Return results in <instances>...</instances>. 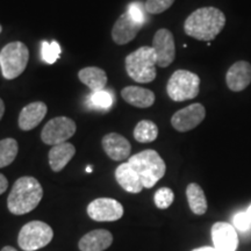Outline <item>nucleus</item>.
Wrapping results in <instances>:
<instances>
[{"label": "nucleus", "mask_w": 251, "mask_h": 251, "mask_svg": "<svg viewBox=\"0 0 251 251\" xmlns=\"http://www.w3.org/2000/svg\"><path fill=\"white\" fill-rule=\"evenodd\" d=\"M143 25L137 24L126 12L115 21L112 29V39L117 45H127L136 37Z\"/></svg>", "instance_id": "4468645a"}, {"label": "nucleus", "mask_w": 251, "mask_h": 251, "mask_svg": "<svg viewBox=\"0 0 251 251\" xmlns=\"http://www.w3.org/2000/svg\"><path fill=\"white\" fill-rule=\"evenodd\" d=\"M113 243V235L106 229H96L84 235L78 242L80 251H103Z\"/></svg>", "instance_id": "f3484780"}, {"label": "nucleus", "mask_w": 251, "mask_h": 251, "mask_svg": "<svg viewBox=\"0 0 251 251\" xmlns=\"http://www.w3.org/2000/svg\"><path fill=\"white\" fill-rule=\"evenodd\" d=\"M186 198L191 211L197 215H203L207 212V199L200 185L191 183L186 187Z\"/></svg>", "instance_id": "4be33fe9"}, {"label": "nucleus", "mask_w": 251, "mask_h": 251, "mask_svg": "<svg viewBox=\"0 0 251 251\" xmlns=\"http://www.w3.org/2000/svg\"><path fill=\"white\" fill-rule=\"evenodd\" d=\"M246 212L248 213V215H249V216H250V219H251V205L249 206V208H248Z\"/></svg>", "instance_id": "f704fd0d"}, {"label": "nucleus", "mask_w": 251, "mask_h": 251, "mask_svg": "<svg viewBox=\"0 0 251 251\" xmlns=\"http://www.w3.org/2000/svg\"><path fill=\"white\" fill-rule=\"evenodd\" d=\"M61 56V47L56 41L52 42H42V58L48 64H54Z\"/></svg>", "instance_id": "a878e982"}, {"label": "nucleus", "mask_w": 251, "mask_h": 251, "mask_svg": "<svg viewBox=\"0 0 251 251\" xmlns=\"http://www.w3.org/2000/svg\"><path fill=\"white\" fill-rule=\"evenodd\" d=\"M29 50L25 43L15 41L6 45L0 51V68L6 79L11 80L20 76L27 68Z\"/></svg>", "instance_id": "39448f33"}, {"label": "nucleus", "mask_w": 251, "mask_h": 251, "mask_svg": "<svg viewBox=\"0 0 251 251\" xmlns=\"http://www.w3.org/2000/svg\"><path fill=\"white\" fill-rule=\"evenodd\" d=\"M121 97L126 102L137 108H148L155 103V93L139 86H127L121 91Z\"/></svg>", "instance_id": "a211bd4d"}, {"label": "nucleus", "mask_w": 251, "mask_h": 251, "mask_svg": "<svg viewBox=\"0 0 251 251\" xmlns=\"http://www.w3.org/2000/svg\"><path fill=\"white\" fill-rule=\"evenodd\" d=\"M103 151L113 161H124L130 155L131 146L126 137L118 133H109L102 137Z\"/></svg>", "instance_id": "2eb2a0df"}, {"label": "nucleus", "mask_w": 251, "mask_h": 251, "mask_svg": "<svg viewBox=\"0 0 251 251\" xmlns=\"http://www.w3.org/2000/svg\"><path fill=\"white\" fill-rule=\"evenodd\" d=\"M226 84L233 92L244 91L251 84V64L247 61L235 62L226 74Z\"/></svg>", "instance_id": "ddd939ff"}, {"label": "nucleus", "mask_w": 251, "mask_h": 251, "mask_svg": "<svg viewBox=\"0 0 251 251\" xmlns=\"http://www.w3.org/2000/svg\"><path fill=\"white\" fill-rule=\"evenodd\" d=\"M78 78L93 92L102 91L107 85V75L102 69L97 67L84 68L78 72Z\"/></svg>", "instance_id": "412c9836"}, {"label": "nucleus", "mask_w": 251, "mask_h": 251, "mask_svg": "<svg viewBox=\"0 0 251 251\" xmlns=\"http://www.w3.org/2000/svg\"><path fill=\"white\" fill-rule=\"evenodd\" d=\"M1 30H2V27H1V26H0V33H1Z\"/></svg>", "instance_id": "e433bc0d"}, {"label": "nucleus", "mask_w": 251, "mask_h": 251, "mask_svg": "<svg viewBox=\"0 0 251 251\" xmlns=\"http://www.w3.org/2000/svg\"><path fill=\"white\" fill-rule=\"evenodd\" d=\"M91 101L94 106L100 108H109L112 106L113 97L112 94L107 91H98V92H93L91 96Z\"/></svg>", "instance_id": "cd10ccee"}, {"label": "nucleus", "mask_w": 251, "mask_h": 251, "mask_svg": "<svg viewBox=\"0 0 251 251\" xmlns=\"http://www.w3.org/2000/svg\"><path fill=\"white\" fill-rule=\"evenodd\" d=\"M152 49L156 54L157 65L159 68H168L176 58V45L174 34L166 28L156 31L152 40Z\"/></svg>", "instance_id": "9b49d317"}, {"label": "nucleus", "mask_w": 251, "mask_h": 251, "mask_svg": "<svg viewBox=\"0 0 251 251\" xmlns=\"http://www.w3.org/2000/svg\"><path fill=\"white\" fill-rule=\"evenodd\" d=\"M144 12H147L146 6L142 7V5H141L140 2H133V4H130L129 7H128L127 13L129 14L130 18L133 19L134 21H136L137 24L144 25V23H146L147 20Z\"/></svg>", "instance_id": "c756f323"}, {"label": "nucleus", "mask_w": 251, "mask_h": 251, "mask_svg": "<svg viewBox=\"0 0 251 251\" xmlns=\"http://www.w3.org/2000/svg\"><path fill=\"white\" fill-rule=\"evenodd\" d=\"M157 58L152 47L144 46L126 57V71L137 83H151L157 76Z\"/></svg>", "instance_id": "20e7f679"}, {"label": "nucleus", "mask_w": 251, "mask_h": 251, "mask_svg": "<svg viewBox=\"0 0 251 251\" xmlns=\"http://www.w3.org/2000/svg\"><path fill=\"white\" fill-rule=\"evenodd\" d=\"M234 228L237 230L246 233L251 228V219L247 212H238L233 218Z\"/></svg>", "instance_id": "c85d7f7f"}, {"label": "nucleus", "mask_w": 251, "mask_h": 251, "mask_svg": "<svg viewBox=\"0 0 251 251\" xmlns=\"http://www.w3.org/2000/svg\"><path fill=\"white\" fill-rule=\"evenodd\" d=\"M115 179H117L119 185L128 193H140L144 188L140 177L133 170V168H131L128 162L118 166L117 170H115Z\"/></svg>", "instance_id": "6ab92c4d"}, {"label": "nucleus", "mask_w": 251, "mask_h": 251, "mask_svg": "<svg viewBox=\"0 0 251 251\" xmlns=\"http://www.w3.org/2000/svg\"><path fill=\"white\" fill-rule=\"evenodd\" d=\"M206 118V108L197 102L181 108L172 115L171 125L177 131L186 133L198 127Z\"/></svg>", "instance_id": "9d476101"}, {"label": "nucleus", "mask_w": 251, "mask_h": 251, "mask_svg": "<svg viewBox=\"0 0 251 251\" xmlns=\"http://www.w3.org/2000/svg\"><path fill=\"white\" fill-rule=\"evenodd\" d=\"M175 200V193L171 188L169 187H161L156 191L153 201L157 208L166 209L172 205Z\"/></svg>", "instance_id": "393cba45"}, {"label": "nucleus", "mask_w": 251, "mask_h": 251, "mask_svg": "<svg viewBox=\"0 0 251 251\" xmlns=\"http://www.w3.org/2000/svg\"><path fill=\"white\" fill-rule=\"evenodd\" d=\"M128 163L142 181L143 187L151 188L164 177L166 165L159 153L152 149L143 150L130 156Z\"/></svg>", "instance_id": "7ed1b4c3"}, {"label": "nucleus", "mask_w": 251, "mask_h": 251, "mask_svg": "<svg viewBox=\"0 0 251 251\" xmlns=\"http://www.w3.org/2000/svg\"><path fill=\"white\" fill-rule=\"evenodd\" d=\"M7 187H8L7 178H6L2 174H0V196H1L4 192H6Z\"/></svg>", "instance_id": "7c9ffc66"}, {"label": "nucleus", "mask_w": 251, "mask_h": 251, "mask_svg": "<svg viewBox=\"0 0 251 251\" xmlns=\"http://www.w3.org/2000/svg\"><path fill=\"white\" fill-rule=\"evenodd\" d=\"M87 214L98 222L118 221L124 215V206L111 198H98L89 203Z\"/></svg>", "instance_id": "1a4fd4ad"}, {"label": "nucleus", "mask_w": 251, "mask_h": 251, "mask_svg": "<svg viewBox=\"0 0 251 251\" xmlns=\"http://www.w3.org/2000/svg\"><path fill=\"white\" fill-rule=\"evenodd\" d=\"M175 0H147L146 11L149 14H161L174 5Z\"/></svg>", "instance_id": "bb28decb"}, {"label": "nucleus", "mask_w": 251, "mask_h": 251, "mask_svg": "<svg viewBox=\"0 0 251 251\" xmlns=\"http://www.w3.org/2000/svg\"><path fill=\"white\" fill-rule=\"evenodd\" d=\"M54 231L46 222L30 221L21 228L18 244L25 251H36L45 248L52 241Z\"/></svg>", "instance_id": "0eeeda50"}, {"label": "nucleus", "mask_w": 251, "mask_h": 251, "mask_svg": "<svg viewBox=\"0 0 251 251\" xmlns=\"http://www.w3.org/2000/svg\"><path fill=\"white\" fill-rule=\"evenodd\" d=\"M212 240L216 251H236L238 247L236 229L228 222H216L213 225Z\"/></svg>", "instance_id": "f8f14e48"}, {"label": "nucleus", "mask_w": 251, "mask_h": 251, "mask_svg": "<svg viewBox=\"0 0 251 251\" xmlns=\"http://www.w3.org/2000/svg\"><path fill=\"white\" fill-rule=\"evenodd\" d=\"M48 107L45 102L34 101L21 109L19 115V127L23 130H31L36 128L46 117Z\"/></svg>", "instance_id": "dca6fc26"}, {"label": "nucleus", "mask_w": 251, "mask_h": 251, "mask_svg": "<svg viewBox=\"0 0 251 251\" xmlns=\"http://www.w3.org/2000/svg\"><path fill=\"white\" fill-rule=\"evenodd\" d=\"M19 146L14 139H4L0 141V169L6 168L14 162L18 155Z\"/></svg>", "instance_id": "b1692460"}, {"label": "nucleus", "mask_w": 251, "mask_h": 251, "mask_svg": "<svg viewBox=\"0 0 251 251\" xmlns=\"http://www.w3.org/2000/svg\"><path fill=\"white\" fill-rule=\"evenodd\" d=\"M158 136V127L155 122L142 120L136 125L134 129V139L140 143L153 142Z\"/></svg>", "instance_id": "5701e85b"}, {"label": "nucleus", "mask_w": 251, "mask_h": 251, "mask_svg": "<svg viewBox=\"0 0 251 251\" xmlns=\"http://www.w3.org/2000/svg\"><path fill=\"white\" fill-rule=\"evenodd\" d=\"M192 251H216L214 249V247H201V248H197Z\"/></svg>", "instance_id": "473e14b6"}, {"label": "nucleus", "mask_w": 251, "mask_h": 251, "mask_svg": "<svg viewBox=\"0 0 251 251\" xmlns=\"http://www.w3.org/2000/svg\"><path fill=\"white\" fill-rule=\"evenodd\" d=\"M76 153L74 144L64 142L54 146L49 151V165L54 172L62 171Z\"/></svg>", "instance_id": "aec40b11"}, {"label": "nucleus", "mask_w": 251, "mask_h": 251, "mask_svg": "<svg viewBox=\"0 0 251 251\" xmlns=\"http://www.w3.org/2000/svg\"><path fill=\"white\" fill-rule=\"evenodd\" d=\"M5 114V103L2 101V99H0V120H1L2 117Z\"/></svg>", "instance_id": "2f4dec72"}, {"label": "nucleus", "mask_w": 251, "mask_h": 251, "mask_svg": "<svg viewBox=\"0 0 251 251\" xmlns=\"http://www.w3.org/2000/svg\"><path fill=\"white\" fill-rule=\"evenodd\" d=\"M226 26V15L213 6L198 8L188 15L184 24L185 34L199 41L211 42Z\"/></svg>", "instance_id": "f257e3e1"}, {"label": "nucleus", "mask_w": 251, "mask_h": 251, "mask_svg": "<svg viewBox=\"0 0 251 251\" xmlns=\"http://www.w3.org/2000/svg\"><path fill=\"white\" fill-rule=\"evenodd\" d=\"M86 172H92V168H91V166H87Z\"/></svg>", "instance_id": "c9c22d12"}, {"label": "nucleus", "mask_w": 251, "mask_h": 251, "mask_svg": "<svg viewBox=\"0 0 251 251\" xmlns=\"http://www.w3.org/2000/svg\"><path fill=\"white\" fill-rule=\"evenodd\" d=\"M1 251H18L17 249H15V248H13V247H9V246H6V247H4L1 249Z\"/></svg>", "instance_id": "72a5a7b5"}, {"label": "nucleus", "mask_w": 251, "mask_h": 251, "mask_svg": "<svg viewBox=\"0 0 251 251\" xmlns=\"http://www.w3.org/2000/svg\"><path fill=\"white\" fill-rule=\"evenodd\" d=\"M43 198V188L34 177H21L15 181L7 198L8 211L14 215L27 214L36 208Z\"/></svg>", "instance_id": "f03ea898"}, {"label": "nucleus", "mask_w": 251, "mask_h": 251, "mask_svg": "<svg viewBox=\"0 0 251 251\" xmlns=\"http://www.w3.org/2000/svg\"><path fill=\"white\" fill-rule=\"evenodd\" d=\"M77 126L72 119L57 117L47 122L41 133V139L49 146H57L64 143L76 133Z\"/></svg>", "instance_id": "6e6552de"}, {"label": "nucleus", "mask_w": 251, "mask_h": 251, "mask_svg": "<svg viewBox=\"0 0 251 251\" xmlns=\"http://www.w3.org/2000/svg\"><path fill=\"white\" fill-rule=\"evenodd\" d=\"M200 91V78L194 72L177 70L172 74L166 85V92L170 99L180 102L194 99Z\"/></svg>", "instance_id": "423d86ee"}]
</instances>
